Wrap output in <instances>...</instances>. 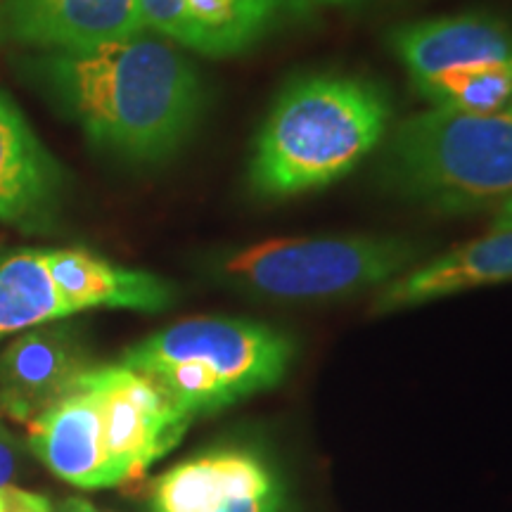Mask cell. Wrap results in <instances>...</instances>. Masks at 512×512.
<instances>
[{
  "mask_svg": "<svg viewBox=\"0 0 512 512\" xmlns=\"http://www.w3.org/2000/svg\"><path fill=\"white\" fill-rule=\"evenodd\" d=\"M29 74L95 150L128 164L171 159L207 112L195 64L147 31L88 50H43Z\"/></svg>",
  "mask_w": 512,
  "mask_h": 512,
  "instance_id": "6da1fadb",
  "label": "cell"
},
{
  "mask_svg": "<svg viewBox=\"0 0 512 512\" xmlns=\"http://www.w3.org/2000/svg\"><path fill=\"white\" fill-rule=\"evenodd\" d=\"M392 117V95L366 76H294L254 138L249 190L280 200L339 181L382 143Z\"/></svg>",
  "mask_w": 512,
  "mask_h": 512,
  "instance_id": "7a4b0ae2",
  "label": "cell"
},
{
  "mask_svg": "<svg viewBox=\"0 0 512 512\" xmlns=\"http://www.w3.org/2000/svg\"><path fill=\"white\" fill-rule=\"evenodd\" d=\"M377 181L441 214L501 207L512 197V110L432 107L401 121L377 162Z\"/></svg>",
  "mask_w": 512,
  "mask_h": 512,
  "instance_id": "3957f363",
  "label": "cell"
},
{
  "mask_svg": "<svg viewBox=\"0 0 512 512\" xmlns=\"http://www.w3.org/2000/svg\"><path fill=\"white\" fill-rule=\"evenodd\" d=\"M292 342L280 330L247 318L200 316L145 337L124 354L190 418L233 406L283 380Z\"/></svg>",
  "mask_w": 512,
  "mask_h": 512,
  "instance_id": "277c9868",
  "label": "cell"
},
{
  "mask_svg": "<svg viewBox=\"0 0 512 512\" xmlns=\"http://www.w3.org/2000/svg\"><path fill=\"white\" fill-rule=\"evenodd\" d=\"M425 247L401 235L344 238H273L254 242L221 259L230 285L273 302H332L418 266Z\"/></svg>",
  "mask_w": 512,
  "mask_h": 512,
  "instance_id": "5b68a950",
  "label": "cell"
},
{
  "mask_svg": "<svg viewBox=\"0 0 512 512\" xmlns=\"http://www.w3.org/2000/svg\"><path fill=\"white\" fill-rule=\"evenodd\" d=\"M83 380L102 401L105 448L117 486L143 477L147 467L166 456L188 432L190 415L157 382L124 363L83 370Z\"/></svg>",
  "mask_w": 512,
  "mask_h": 512,
  "instance_id": "8992f818",
  "label": "cell"
},
{
  "mask_svg": "<svg viewBox=\"0 0 512 512\" xmlns=\"http://www.w3.org/2000/svg\"><path fill=\"white\" fill-rule=\"evenodd\" d=\"M152 512H285V489L266 460L230 448L166 470L152 486Z\"/></svg>",
  "mask_w": 512,
  "mask_h": 512,
  "instance_id": "52a82bcc",
  "label": "cell"
},
{
  "mask_svg": "<svg viewBox=\"0 0 512 512\" xmlns=\"http://www.w3.org/2000/svg\"><path fill=\"white\" fill-rule=\"evenodd\" d=\"M138 0H0V38L38 50H88L143 34Z\"/></svg>",
  "mask_w": 512,
  "mask_h": 512,
  "instance_id": "ba28073f",
  "label": "cell"
},
{
  "mask_svg": "<svg viewBox=\"0 0 512 512\" xmlns=\"http://www.w3.org/2000/svg\"><path fill=\"white\" fill-rule=\"evenodd\" d=\"M29 446L53 475L79 489L117 486L105 448L102 401L83 373L60 401L29 422Z\"/></svg>",
  "mask_w": 512,
  "mask_h": 512,
  "instance_id": "9c48e42d",
  "label": "cell"
},
{
  "mask_svg": "<svg viewBox=\"0 0 512 512\" xmlns=\"http://www.w3.org/2000/svg\"><path fill=\"white\" fill-rule=\"evenodd\" d=\"M64 195V171L17 105L0 91V223L43 230Z\"/></svg>",
  "mask_w": 512,
  "mask_h": 512,
  "instance_id": "30bf717a",
  "label": "cell"
},
{
  "mask_svg": "<svg viewBox=\"0 0 512 512\" xmlns=\"http://www.w3.org/2000/svg\"><path fill=\"white\" fill-rule=\"evenodd\" d=\"M83 370L86 361L72 332L41 325L0 356V411L29 425L74 387Z\"/></svg>",
  "mask_w": 512,
  "mask_h": 512,
  "instance_id": "8fae6325",
  "label": "cell"
},
{
  "mask_svg": "<svg viewBox=\"0 0 512 512\" xmlns=\"http://www.w3.org/2000/svg\"><path fill=\"white\" fill-rule=\"evenodd\" d=\"M389 48L418 88L463 64L512 60V31L482 12L422 19L389 31Z\"/></svg>",
  "mask_w": 512,
  "mask_h": 512,
  "instance_id": "7c38bea8",
  "label": "cell"
},
{
  "mask_svg": "<svg viewBox=\"0 0 512 512\" xmlns=\"http://www.w3.org/2000/svg\"><path fill=\"white\" fill-rule=\"evenodd\" d=\"M512 280V228L491 230L463 245L448 249L437 259L425 261L408 273L382 285L375 299L377 313H392L411 306L430 304L434 299L501 285Z\"/></svg>",
  "mask_w": 512,
  "mask_h": 512,
  "instance_id": "4fadbf2b",
  "label": "cell"
},
{
  "mask_svg": "<svg viewBox=\"0 0 512 512\" xmlns=\"http://www.w3.org/2000/svg\"><path fill=\"white\" fill-rule=\"evenodd\" d=\"M48 271L69 313L131 309L157 313L174 302V285L159 275L117 266L88 249H43Z\"/></svg>",
  "mask_w": 512,
  "mask_h": 512,
  "instance_id": "5bb4252c",
  "label": "cell"
},
{
  "mask_svg": "<svg viewBox=\"0 0 512 512\" xmlns=\"http://www.w3.org/2000/svg\"><path fill=\"white\" fill-rule=\"evenodd\" d=\"M67 316L43 249L0 256V339Z\"/></svg>",
  "mask_w": 512,
  "mask_h": 512,
  "instance_id": "9a60e30c",
  "label": "cell"
},
{
  "mask_svg": "<svg viewBox=\"0 0 512 512\" xmlns=\"http://www.w3.org/2000/svg\"><path fill=\"white\" fill-rule=\"evenodd\" d=\"M434 107L491 114L512 110V60L463 64L415 88Z\"/></svg>",
  "mask_w": 512,
  "mask_h": 512,
  "instance_id": "2e32d148",
  "label": "cell"
},
{
  "mask_svg": "<svg viewBox=\"0 0 512 512\" xmlns=\"http://www.w3.org/2000/svg\"><path fill=\"white\" fill-rule=\"evenodd\" d=\"M22 444L0 425V489L12 486L22 467Z\"/></svg>",
  "mask_w": 512,
  "mask_h": 512,
  "instance_id": "e0dca14e",
  "label": "cell"
},
{
  "mask_svg": "<svg viewBox=\"0 0 512 512\" xmlns=\"http://www.w3.org/2000/svg\"><path fill=\"white\" fill-rule=\"evenodd\" d=\"M5 501H8V512H53L48 498L31 494V491L19 489V486H5Z\"/></svg>",
  "mask_w": 512,
  "mask_h": 512,
  "instance_id": "ac0fdd59",
  "label": "cell"
},
{
  "mask_svg": "<svg viewBox=\"0 0 512 512\" xmlns=\"http://www.w3.org/2000/svg\"><path fill=\"white\" fill-rule=\"evenodd\" d=\"M501 228H512V197L498 207V214L494 219V230H501Z\"/></svg>",
  "mask_w": 512,
  "mask_h": 512,
  "instance_id": "d6986e66",
  "label": "cell"
},
{
  "mask_svg": "<svg viewBox=\"0 0 512 512\" xmlns=\"http://www.w3.org/2000/svg\"><path fill=\"white\" fill-rule=\"evenodd\" d=\"M57 512H100L98 508H93L91 503H86V501H81V498H72V501H67L62 505L60 510Z\"/></svg>",
  "mask_w": 512,
  "mask_h": 512,
  "instance_id": "ffe728a7",
  "label": "cell"
},
{
  "mask_svg": "<svg viewBox=\"0 0 512 512\" xmlns=\"http://www.w3.org/2000/svg\"><path fill=\"white\" fill-rule=\"evenodd\" d=\"M306 8L313 10L316 5H349V3H361V0H302Z\"/></svg>",
  "mask_w": 512,
  "mask_h": 512,
  "instance_id": "44dd1931",
  "label": "cell"
},
{
  "mask_svg": "<svg viewBox=\"0 0 512 512\" xmlns=\"http://www.w3.org/2000/svg\"><path fill=\"white\" fill-rule=\"evenodd\" d=\"M0 512H8V501H5V491L0 489Z\"/></svg>",
  "mask_w": 512,
  "mask_h": 512,
  "instance_id": "7402d4cb",
  "label": "cell"
}]
</instances>
